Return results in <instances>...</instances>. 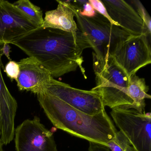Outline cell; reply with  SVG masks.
Masks as SVG:
<instances>
[{
  "label": "cell",
  "mask_w": 151,
  "mask_h": 151,
  "mask_svg": "<svg viewBox=\"0 0 151 151\" xmlns=\"http://www.w3.org/2000/svg\"><path fill=\"white\" fill-rule=\"evenodd\" d=\"M124 151H136L135 149L130 145H129L125 148Z\"/></svg>",
  "instance_id": "obj_23"
},
{
  "label": "cell",
  "mask_w": 151,
  "mask_h": 151,
  "mask_svg": "<svg viewBox=\"0 0 151 151\" xmlns=\"http://www.w3.org/2000/svg\"><path fill=\"white\" fill-rule=\"evenodd\" d=\"M72 107L90 115L105 110L101 95L97 90L85 91L71 87L52 77L45 91Z\"/></svg>",
  "instance_id": "obj_6"
},
{
  "label": "cell",
  "mask_w": 151,
  "mask_h": 151,
  "mask_svg": "<svg viewBox=\"0 0 151 151\" xmlns=\"http://www.w3.org/2000/svg\"><path fill=\"white\" fill-rule=\"evenodd\" d=\"M80 14L83 16L87 17H92L95 16L96 11L94 10L89 1H87L83 5L82 10L79 11Z\"/></svg>",
  "instance_id": "obj_20"
},
{
  "label": "cell",
  "mask_w": 151,
  "mask_h": 151,
  "mask_svg": "<svg viewBox=\"0 0 151 151\" xmlns=\"http://www.w3.org/2000/svg\"><path fill=\"white\" fill-rule=\"evenodd\" d=\"M11 47L9 44H4L2 45L1 50L2 55H5L9 61L12 60L10 58V53L11 52Z\"/></svg>",
  "instance_id": "obj_22"
},
{
  "label": "cell",
  "mask_w": 151,
  "mask_h": 151,
  "mask_svg": "<svg viewBox=\"0 0 151 151\" xmlns=\"http://www.w3.org/2000/svg\"><path fill=\"white\" fill-rule=\"evenodd\" d=\"M150 38L146 34L132 36L112 55L129 77L151 63Z\"/></svg>",
  "instance_id": "obj_8"
},
{
  "label": "cell",
  "mask_w": 151,
  "mask_h": 151,
  "mask_svg": "<svg viewBox=\"0 0 151 151\" xmlns=\"http://www.w3.org/2000/svg\"><path fill=\"white\" fill-rule=\"evenodd\" d=\"M101 1L111 19L123 29L132 36L146 34L151 38L143 20L130 5L121 0Z\"/></svg>",
  "instance_id": "obj_11"
},
{
  "label": "cell",
  "mask_w": 151,
  "mask_h": 151,
  "mask_svg": "<svg viewBox=\"0 0 151 151\" xmlns=\"http://www.w3.org/2000/svg\"><path fill=\"white\" fill-rule=\"evenodd\" d=\"M57 8L46 12L42 28H51L76 33L78 31L74 20L75 7L69 1H57Z\"/></svg>",
  "instance_id": "obj_12"
},
{
  "label": "cell",
  "mask_w": 151,
  "mask_h": 151,
  "mask_svg": "<svg viewBox=\"0 0 151 151\" xmlns=\"http://www.w3.org/2000/svg\"><path fill=\"white\" fill-rule=\"evenodd\" d=\"M29 57L38 60L53 78H58L83 68L82 53L91 48L86 35L79 29L77 33L51 28H38L12 42Z\"/></svg>",
  "instance_id": "obj_1"
},
{
  "label": "cell",
  "mask_w": 151,
  "mask_h": 151,
  "mask_svg": "<svg viewBox=\"0 0 151 151\" xmlns=\"http://www.w3.org/2000/svg\"><path fill=\"white\" fill-rule=\"evenodd\" d=\"M149 87L146 84L145 78H140L136 75L129 77L128 87L129 96L133 101L129 106L122 107L133 109L139 113H145V99H151V95L147 93Z\"/></svg>",
  "instance_id": "obj_13"
},
{
  "label": "cell",
  "mask_w": 151,
  "mask_h": 151,
  "mask_svg": "<svg viewBox=\"0 0 151 151\" xmlns=\"http://www.w3.org/2000/svg\"><path fill=\"white\" fill-rule=\"evenodd\" d=\"M14 138L16 151H58L53 133L37 116L17 126Z\"/></svg>",
  "instance_id": "obj_7"
},
{
  "label": "cell",
  "mask_w": 151,
  "mask_h": 151,
  "mask_svg": "<svg viewBox=\"0 0 151 151\" xmlns=\"http://www.w3.org/2000/svg\"><path fill=\"white\" fill-rule=\"evenodd\" d=\"M0 45V114L6 115L14 111L18 106L17 101L12 96L5 83L1 73L2 52Z\"/></svg>",
  "instance_id": "obj_14"
},
{
  "label": "cell",
  "mask_w": 151,
  "mask_h": 151,
  "mask_svg": "<svg viewBox=\"0 0 151 151\" xmlns=\"http://www.w3.org/2000/svg\"><path fill=\"white\" fill-rule=\"evenodd\" d=\"M17 63L20 72L16 82L19 90L36 94L45 91L52 77L42 64L32 57L22 59Z\"/></svg>",
  "instance_id": "obj_10"
},
{
  "label": "cell",
  "mask_w": 151,
  "mask_h": 151,
  "mask_svg": "<svg viewBox=\"0 0 151 151\" xmlns=\"http://www.w3.org/2000/svg\"><path fill=\"white\" fill-rule=\"evenodd\" d=\"M0 135H1V131H0Z\"/></svg>",
  "instance_id": "obj_25"
},
{
  "label": "cell",
  "mask_w": 151,
  "mask_h": 151,
  "mask_svg": "<svg viewBox=\"0 0 151 151\" xmlns=\"http://www.w3.org/2000/svg\"><path fill=\"white\" fill-rule=\"evenodd\" d=\"M37 96L46 115L57 129L89 142L107 147V143L115 138L118 131L106 110L90 115L45 91Z\"/></svg>",
  "instance_id": "obj_2"
},
{
  "label": "cell",
  "mask_w": 151,
  "mask_h": 151,
  "mask_svg": "<svg viewBox=\"0 0 151 151\" xmlns=\"http://www.w3.org/2000/svg\"><path fill=\"white\" fill-rule=\"evenodd\" d=\"M75 13L78 28L88 39L94 51L93 55L101 67L132 36L121 27L110 23L97 12L92 17L83 16L76 8Z\"/></svg>",
  "instance_id": "obj_3"
},
{
  "label": "cell",
  "mask_w": 151,
  "mask_h": 151,
  "mask_svg": "<svg viewBox=\"0 0 151 151\" xmlns=\"http://www.w3.org/2000/svg\"><path fill=\"white\" fill-rule=\"evenodd\" d=\"M110 114L136 151H151V113L118 107L112 109Z\"/></svg>",
  "instance_id": "obj_5"
},
{
  "label": "cell",
  "mask_w": 151,
  "mask_h": 151,
  "mask_svg": "<svg viewBox=\"0 0 151 151\" xmlns=\"http://www.w3.org/2000/svg\"><path fill=\"white\" fill-rule=\"evenodd\" d=\"M88 150L89 151H110L106 146L93 142H89Z\"/></svg>",
  "instance_id": "obj_21"
},
{
  "label": "cell",
  "mask_w": 151,
  "mask_h": 151,
  "mask_svg": "<svg viewBox=\"0 0 151 151\" xmlns=\"http://www.w3.org/2000/svg\"><path fill=\"white\" fill-rule=\"evenodd\" d=\"M38 28L42 27L44 23L43 12L40 8L29 0H20L14 3Z\"/></svg>",
  "instance_id": "obj_15"
},
{
  "label": "cell",
  "mask_w": 151,
  "mask_h": 151,
  "mask_svg": "<svg viewBox=\"0 0 151 151\" xmlns=\"http://www.w3.org/2000/svg\"><path fill=\"white\" fill-rule=\"evenodd\" d=\"M132 2L134 4L136 7V11L144 22L148 35L151 36V19L150 16L140 1L134 0Z\"/></svg>",
  "instance_id": "obj_17"
},
{
  "label": "cell",
  "mask_w": 151,
  "mask_h": 151,
  "mask_svg": "<svg viewBox=\"0 0 151 151\" xmlns=\"http://www.w3.org/2000/svg\"><path fill=\"white\" fill-rule=\"evenodd\" d=\"M37 28L14 4L0 0V45L11 44Z\"/></svg>",
  "instance_id": "obj_9"
},
{
  "label": "cell",
  "mask_w": 151,
  "mask_h": 151,
  "mask_svg": "<svg viewBox=\"0 0 151 151\" xmlns=\"http://www.w3.org/2000/svg\"><path fill=\"white\" fill-rule=\"evenodd\" d=\"M96 86L92 90L99 92L104 106L111 109L129 106L133 101L129 96V77L110 55L103 67L93 56Z\"/></svg>",
  "instance_id": "obj_4"
},
{
  "label": "cell",
  "mask_w": 151,
  "mask_h": 151,
  "mask_svg": "<svg viewBox=\"0 0 151 151\" xmlns=\"http://www.w3.org/2000/svg\"><path fill=\"white\" fill-rule=\"evenodd\" d=\"M4 71L11 80L16 81L20 72L19 65L14 61H9L5 66Z\"/></svg>",
  "instance_id": "obj_19"
},
{
  "label": "cell",
  "mask_w": 151,
  "mask_h": 151,
  "mask_svg": "<svg viewBox=\"0 0 151 151\" xmlns=\"http://www.w3.org/2000/svg\"><path fill=\"white\" fill-rule=\"evenodd\" d=\"M2 146H3V145L0 142V151H4Z\"/></svg>",
  "instance_id": "obj_24"
},
{
  "label": "cell",
  "mask_w": 151,
  "mask_h": 151,
  "mask_svg": "<svg viewBox=\"0 0 151 151\" xmlns=\"http://www.w3.org/2000/svg\"><path fill=\"white\" fill-rule=\"evenodd\" d=\"M108 147L112 151H124L125 148L130 145L126 137L122 132H117L115 138L107 143Z\"/></svg>",
  "instance_id": "obj_16"
},
{
  "label": "cell",
  "mask_w": 151,
  "mask_h": 151,
  "mask_svg": "<svg viewBox=\"0 0 151 151\" xmlns=\"http://www.w3.org/2000/svg\"><path fill=\"white\" fill-rule=\"evenodd\" d=\"M89 1L96 12H98L102 16L105 17L106 19H107L110 22V23L116 25V26H119V25L116 23L114 22L111 19V17H110L106 9L105 6H104V4L101 1H99V0H89Z\"/></svg>",
  "instance_id": "obj_18"
}]
</instances>
